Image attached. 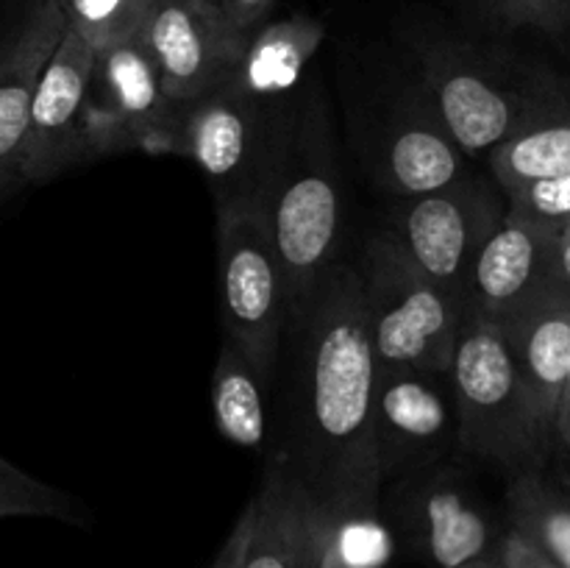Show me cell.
<instances>
[{
  "mask_svg": "<svg viewBox=\"0 0 570 568\" xmlns=\"http://www.w3.org/2000/svg\"><path fill=\"white\" fill-rule=\"evenodd\" d=\"M276 445L326 512L376 510L373 404L379 362L362 273L340 262L284 334Z\"/></svg>",
  "mask_w": 570,
  "mask_h": 568,
  "instance_id": "cell-1",
  "label": "cell"
},
{
  "mask_svg": "<svg viewBox=\"0 0 570 568\" xmlns=\"http://www.w3.org/2000/svg\"><path fill=\"white\" fill-rule=\"evenodd\" d=\"M265 217L287 278L293 323L309 310L328 273L340 265L343 193L332 126L321 100L306 98L298 106L287 154L265 198Z\"/></svg>",
  "mask_w": 570,
  "mask_h": 568,
  "instance_id": "cell-2",
  "label": "cell"
},
{
  "mask_svg": "<svg viewBox=\"0 0 570 568\" xmlns=\"http://www.w3.org/2000/svg\"><path fill=\"white\" fill-rule=\"evenodd\" d=\"M460 445L510 468L540 466L557 432L518 373L495 321L468 312L451 365Z\"/></svg>",
  "mask_w": 570,
  "mask_h": 568,
  "instance_id": "cell-3",
  "label": "cell"
},
{
  "mask_svg": "<svg viewBox=\"0 0 570 568\" xmlns=\"http://www.w3.org/2000/svg\"><path fill=\"white\" fill-rule=\"evenodd\" d=\"M360 273L379 368L451 376L468 306L423 276L393 232L365 245Z\"/></svg>",
  "mask_w": 570,
  "mask_h": 568,
  "instance_id": "cell-4",
  "label": "cell"
},
{
  "mask_svg": "<svg viewBox=\"0 0 570 568\" xmlns=\"http://www.w3.org/2000/svg\"><path fill=\"white\" fill-rule=\"evenodd\" d=\"M276 104L245 98L234 89L184 104L181 148L215 187L217 206L259 204L287 154L298 109H278Z\"/></svg>",
  "mask_w": 570,
  "mask_h": 568,
  "instance_id": "cell-5",
  "label": "cell"
},
{
  "mask_svg": "<svg viewBox=\"0 0 570 568\" xmlns=\"http://www.w3.org/2000/svg\"><path fill=\"white\" fill-rule=\"evenodd\" d=\"M223 337L273 384L289 323L287 278L259 204L217 206Z\"/></svg>",
  "mask_w": 570,
  "mask_h": 568,
  "instance_id": "cell-6",
  "label": "cell"
},
{
  "mask_svg": "<svg viewBox=\"0 0 570 568\" xmlns=\"http://www.w3.org/2000/svg\"><path fill=\"white\" fill-rule=\"evenodd\" d=\"M184 104L161 84L159 65L142 33L95 50L92 87L87 100L89 156L178 154Z\"/></svg>",
  "mask_w": 570,
  "mask_h": 568,
  "instance_id": "cell-7",
  "label": "cell"
},
{
  "mask_svg": "<svg viewBox=\"0 0 570 568\" xmlns=\"http://www.w3.org/2000/svg\"><path fill=\"white\" fill-rule=\"evenodd\" d=\"M504 217L499 195L465 176L438 193L406 198L393 234L423 276L468 306L473 267Z\"/></svg>",
  "mask_w": 570,
  "mask_h": 568,
  "instance_id": "cell-8",
  "label": "cell"
},
{
  "mask_svg": "<svg viewBox=\"0 0 570 568\" xmlns=\"http://www.w3.org/2000/svg\"><path fill=\"white\" fill-rule=\"evenodd\" d=\"M434 109L465 154H493L529 128L568 111L540 106L523 84L490 70L488 61L454 48L421 53Z\"/></svg>",
  "mask_w": 570,
  "mask_h": 568,
  "instance_id": "cell-9",
  "label": "cell"
},
{
  "mask_svg": "<svg viewBox=\"0 0 570 568\" xmlns=\"http://www.w3.org/2000/svg\"><path fill=\"white\" fill-rule=\"evenodd\" d=\"M139 33L178 104L226 87L250 42L217 0H154Z\"/></svg>",
  "mask_w": 570,
  "mask_h": 568,
  "instance_id": "cell-10",
  "label": "cell"
},
{
  "mask_svg": "<svg viewBox=\"0 0 570 568\" xmlns=\"http://www.w3.org/2000/svg\"><path fill=\"white\" fill-rule=\"evenodd\" d=\"M438 373L415 368H379L373 434L384 479L443 457L460 440L456 404L440 388Z\"/></svg>",
  "mask_w": 570,
  "mask_h": 568,
  "instance_id": "cell-11",
  "label": "cell"
},
{
  "mask_svg": "<svg viewBox=\"0 0 570 568\" xmlns=\"http://www.w3.org/2000/svg\"><path fill=\"white\" fill-rule=\"evenodd\" d=\"M70 33L59 0H37L0 56V195L11 198L26 187V148L31 111L45 70Z\"/></svg>",
  "mask_w": 570,
  "mask_h": 568,
  "instance_id": "cell-12",
  "label": "cell"
},
{
  "mask_svg": "<svg viewBox=\"0 0 570 568\" xmlns=\"http://www.w3.org/2000/svg\"><path fill=\"white\" fill-rule=\"evenodd\" d=\"M95 72V48L72 31L45 70L31 111L26 148V187L59 176L89 159L87 100Z\"/></svg>",
  "mask_w": 570,
  "mask_h": 568,
  "instance_id": "cell-13",
  "label": "cell"
},
{
  "mask_svg": "<svg viewBox=\"0 0 570 568\" xmlns=\"http://www.w3.org/2000/svg\"><path fill=\"white\" fill-rule=\"evenodd\" d=\"M560 226L507 209L504 223L479 254L468 312L501 323L546 284L557 282L554 245Z\"/></svg>",
  "mask_w": 570,
  "mask_h": 568,
  "instance_id": "cell-14",
  "label": "cell"
},
{
  "mask_svg": "<svg viewBox=\"0 0 570 568\" xmlns=\"http://www.w3.org/2000/svg\"><path fill=\"white\" fill-rule=\"evenodd\" d=\"M245 510L250 543L243 568H317L323 510L276 451L267 457L265 477Z\"/></svg>",
  "mask_w": 570,
  "mask_h": 568,
  "instance_id": "cell-15",
  "label": "cell"
},
{
  "mask_svg": "<svg viewBox=\"0 0 570 568\" xmlns=\"http://www.w3.org/2000/svg\"><path fill=\"white\" fill-rule=\"evenodd\" d=\"M518 373L557 432L562 390L570 371V290L546 284L499 323Z\"/></svg>",
  "mask_w": 570,
  "mask_h": 568,
  "instance_id": "cell-16",
  "label": "cell"
},
{
  "mask_svg": "<svg viewBox=\"0 0 570 568\" xmlns=\"http://www.w3.org/2000/svg\"><path fill=\"white\" fill-rule=\"evenodd\" d=\"M321 42L323 26L306 14L267 22L250 37L243 61L226 87L262 104L284 100V95L298 87Z\"/></svg>",
  "mask_w": 570,
  "mask_h": 568,
  "instance_id": "cell-17",
  "label": "cell"
},
{
  "mask_svg": "<svg viewBox=\"0 0 570 568\" xmlns=\"http://www.w3.org/2000/svg\"><path fill=\"white\" fill-rule=\"evenodd\" d=\"M462 154L438 111L404 117L382 148V178L404 198L438 193L468 176Z\"/></svg>",
  "mask_w": 570,
  "mask_h": 568,
  "instance_id": "cell-18",
  "label": "cell"
},
{
  "mask_svg": "<svg viewBox=\"0 0 570 568\" xmlns=\"http://www.w3.org/2000/svg\"><path fill=\"white\" fill-rule=\"evenodd\" d=\"M271 382L234 340L223 337L212 376V410L220 434L243 449H259L267 434L265 395Z\"/></svg>",
  "mask_w": 570,
  "mask_h": 568,
  "instance_id": "cell-19",
  "label": "cell"
},
{
  "mask_svg": "<svg viewBox=\"0 0 570 568\" xmlns=\"http://www.w3.org/2000/svg\"><path fill=\"white\" fill-rule=\"evenodd\" d=\"M415 527L438 568H460L479 557H488V521L451 484H429L417 496Z\"/></svg>",
  "mask_w": 570,
  "mask_h": 568,
  "instance_id": "cell-20",
  "label": "cell"
},
{
  "mask_svg": "<svg viewBox=\"0 0 570 568\" xmlns=\"http://www.w3.org/2000/svg\"><path fill=\"white\" fill-rule=\"evenodd\" d=\"M512 529L527 535L540 551L560 568H570V499L540 479L538 473L521 471L510 484Z\"/></svg>",
  "mask_w": 570,
  "mask_h": 568,
  "instance_id": "cell-21",
  "label": "cell"
},
{
  "mask_svg": "<svg viewBox=\"0 0 570 568\" xmlns=\"http://www.w3.org/2000/svg\"><path fill=\"white\" fill-rule=\"evenodd\" d=\"M490 170L501 189L538 178L568 176L570 173V115L518 134L515 139L490 154Z\"/></svg>",
  "mask_w": 570,
  "mask_h": 568,
  "instance_id": "cell-22",
  "label": "cell"
},
{
  "mask_svg": "<svg viewBox=\"0 0 570 568\" xmlns=\"http://www.w3.org/2000/svg\"><path fill=\"white\" fill-rule=\"evenodd\" d=\"M390 551L393 540L376 510H323L317 568H382Z\"/></svg>",
  "mask_w": 570,
  "mask_h": 568,
  "instance_id": "cell-23",
  "label": "cell"
},
{
  "mask_svg": "<svg viewBox=\"0 0 570 568\" xmlns=\"http://www.w3.org/2000/svg\"><path fill=\"white\" fill-rule=\"evenodd\" d=\"M72 31L95 50L131 39L142 31L154 0H59Z\"/></svg>",
  "mask_w": 570,
  "mask_h": 568,
  "instance_id": "cell-24",
  "label": "cell"
},
{
  "mask_svg": "<svg viewBox=\"0 0 570 568\" xmlns=\"http://www.w3.org/2000/svg\"><path fill=\"white\" fill-rule=\"evenodd\" d=\"M0 471H3V479H0V512L3 516H56L72 521L70 499L61 496L59 490L17 471L9 460H3Z\"/></svg>",
  "mask_w": 570,
  "mask_h": 568,
  "instance_id": "cell-25",
  "label": "cell"
},
{
  "mask_svg": "<svg viewBox=\"0 0 570 568\" xmlns=\"http://www.w3.org/2000/svg\"><path fill=\"white\" fill-rule=\"evenodd\" d=\"M504 198L510 209L538 217V221L566 226V223H570V173L568 176L518 184V187L504 189Z\"/></svg>",
  "mask_w": 570,
  "mask_h": 568,
  "instance_id": "cell-26",
  "label": "cell"
},
{
  "mask_svg": "<svg viewBox=\"0 0 570 568\" xmlns=\"http://www.w3.org/2000/svg\"><path fill=\"white\" fill-rule=\"evenodd\" d=\"M499 557L507 568H560L546 551H540L538 546H534L527 535L518 532V529H510L507 538L501 540Z\"/></svg>",
  "mask_w": 570,
  "mask_h": 568,
  "instance_id": "cell-27",
  "label": "cell"
},
{
  "mask_svg": "<svg viewBox=\"0 0 570 568\" xmlns=\"http://www.w3.org/2000/svg\"><path fill=\"white\" fill-rule=\"evenodd\" d=\"M273 3L276 0H217V6L228 14V20L248 37H254L259 28L267 26V14L273 11Z\"/></svg>",
  "mask_w": 570,
  "mask_h": 568,
  "instance_id": "cell-28",
  "label": "cell"
},
{
  "mask_svg": "<svg viewBox=\"0 0 570 568\" xmlns=\"http://www.w3.org/2000/svg\"><path fill=\"white\" fill-rule=\"evenodd\" d=\"M248 543H250V516L248 510H245L243 518H239L237 529H234V535L228 538V543L223 546L215 568H243L245 557H248Z\"/></svg>",
  "mask_w": 570,
  "mask_h": 568,
  "instance_id": "cell-29",
  "label": "cell"
},
{
  "mask_svg": "<svg viewBox=\"0 0 570 568\" xmlns=\"http://www.w3.org/2000/svg\"><path fill=\"white\" fill-rule=\"evenodd\" d=\"M538 28L546 33L570 31V0H532Z\"/></svg>",
  "mask_w": 570,
  "mask_h": 568,
  "instance_id": "cell-30",
  "label": "cell"
},
{
  "mask_svg": "<svg viewBox=\"0 0 570 568\" xmlns=\"http://www.w3.org/2000/svg\"><path fill=\"white\" fill-rule=\"evenodd\" d=\"M488 9L493 11L495 17L507 22V26H534L538 28V17H534L532 0H484Z\"/></svg>",
  "mask_w": 570,
  "mask_h": 568,
  "instance_id": "cell-31",
  "label": "cell"
},
{
  "mask_svg": "<svg viewBox=\"0 0 570 568\" xmlns=\"http://www.w3.org/2000/svg\"><path fill=\"white\" fill-rule=\"evenodd\" d=\"M554 273H557V282H562L570 290V223L560 226V232H557Z\"/></svg>",
  "mask_w": 570,
  "mask_h": 568,
  "instance_id": "cell-32",
  "label": "cell"
},
{
  "mask_svg": "<svg viewBox=\"0 0 570 568\" xmlns=\"http://www.w3.org/2000/svg\"><path fill=\"white\" fill-rule=\"evenodd\" d=\"M557 440L570 449V371H568L566 390H562L560 412H557Z\"/></svg>",
  "mask_w": 570,
  "mask_h": 568,
  "instance_id": "cell-33",
  "label": "cell"
},
{
  "mask_svg": "<svg viewBox=\"0 0 570 568\" xmlns=\"http://www.w3.org/2000/svg\"><path fill=\"white\" fill-rule=\"evenodd\" d=\"M460 568H507L504 562H501V557H479V560H471V562H465V566H460Z\"/></svg>",
  "mask_w": 570,
  "mask_h": 568,
  "instance_id": "cell-34",
  "label": "cell"
},
{
  "mask_svg": "<svg viewBox=\"0 0 570 568\" xmlns=\"http://www.w3.org/2000/svg\"><path fill=\"white\" fill-rule=\"evenodd\" d=\"M568 33H570V31H568Z\"/></svg>",
  "mask_w": 570,
  "mask_h": 568,
  "instance_id": "cell-35",
  "label": "cell"
}]
</instances>
